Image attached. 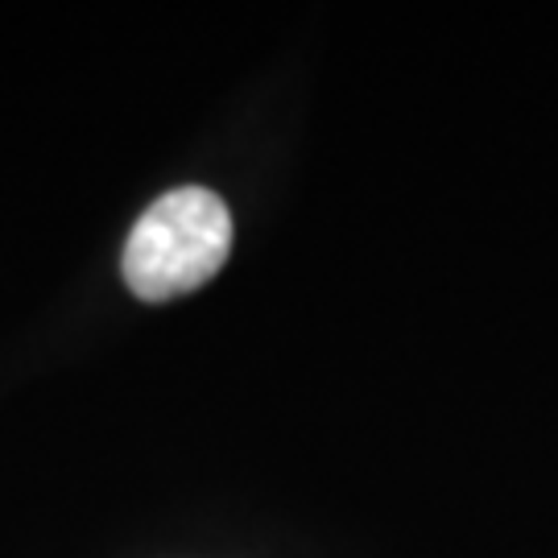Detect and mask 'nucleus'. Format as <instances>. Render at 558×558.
<instances>
[{
	"label": "nucleus",
	"instance_id": "obj_1",
	"mask_svg": "<svg viewBox=\"0 0 558 558\" xmlns=\"http://www.w3.org/2000/svg\"><path fill=\"white\" fill-rule=\"evenodd\" d=\"M232 253V211L207 186H174L154 199L124 240L120 274L141 302H174L220 274Z\"/></svg>",
	"mask_w": 558,
	"mask_h": 558
}]
</instances>
